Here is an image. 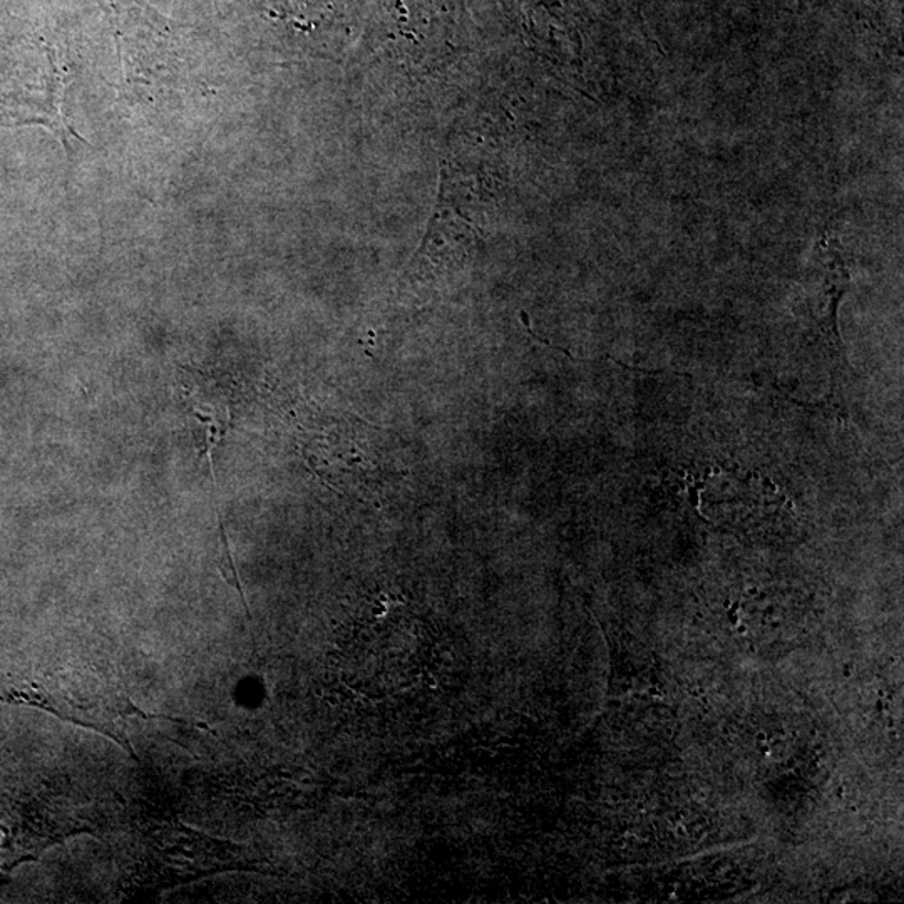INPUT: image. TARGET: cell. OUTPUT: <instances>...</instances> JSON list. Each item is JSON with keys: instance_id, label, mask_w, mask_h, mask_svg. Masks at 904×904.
<instances>
[{"instance_id": "7a4b0ae2", "label": "cell", "mask_w": 904, "mask_h": 904, "mask_svg": "<svg viewBox=\"0 0 904 904\" xmlns=\"http://www.w3.org/2000/svg\"><path fill=\"white\" fill-rule=\"evenodd\" d=\"M219 542H222V561H219V571H222L223 577L232 586L237 588L238 595H240L241 603H244L245 612H247L248 618H250V610H248L247 602H245L244 590H241L240 580H238L237 568H235L234 557H232L230 545H228V539H226L225 535V526H223L222 519H219Z\"/></svg>"}, {"instance_id": "6da1fadb", "label": "cell", "mask_w": 904, "mask_h": 904, "mask_svg": "<svg viewBox=\"0 0 904 904\" xmlns=\"http://www.w3.org/2000/svg\"><path fill=\"white\" fill-rule=\"evenodd\" d=\"M2 699L37 707L57 719L99 732L121 745L134 761H140V757L129 742L128 722L131 717L183 722L176 717L150 713L136 706L115 671L93 661L45 675L41 682L19 684Z\"/></svg>"}]
</instances>
